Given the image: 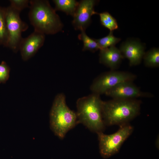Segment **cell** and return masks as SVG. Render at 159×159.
Segmentation results:
<instances>
[{
    "label": "cell",
    "instance_id": "18",
    "mask_svg": "<svg viewBox=\"0 0 159 159\" xmlns=\"http://www.w3.org/2000/svg\"><path fill=\"white\" fill-rule=\"evenodd\" d=\"M94 39L98 44L100 48V49L115 46L121 40L120 38L114 36L113 32H110L107 36L104 37Z\"/></svg>",
    "mask_w": 159,
    "mask_h": 159
},
{
    "label": "cell",
    "instance_id": "19",
    "mask_svg": "<svg viewBox=\"0 0 159 159\" xmlns=\"http://www.w3.org/2000/svg\"><path fill=\"white\" fill-rule=\"evenodd\" d=\"M10 69L6 63L2 61L0 64V84L5 83L9 77Z\"/></svg>",
    "mask_w": 159,
    "mask_h": 159
},
{
    "label": "cell",
    "instance_id": "4",
    "mask_svg": "<svg viewBox=\"0 0 159 159\" xmlns=\"http://www.w3.org/2000/svg\"><path fill=\"white\" fill-rule=\"evenodd\" d=\"M50 127L54 134L63 139L67 132L79 123L76 112L70 109L63 93L57 94L49 114Z\"/></svg>",
    "mask_w": 159,
    "mask_h": 159
},
{
    "label": "cell",
    "instance_id": "2",
    "mask_svg": "<svg viewBox=\"0 0 159 159\" xmlns=\"http://www.w3.org/2000/svg\"><path fill=\"white\" fill-rule=\"evenodd\" d=\"M140 104V102L135 99L102 101V113L104 124H121L132 120L138 114Z\"/></svg>",
    "mask_w": 159,
    "mask_h": 159
},
{
    "label": "cell",
    "instance_id": "7",
    "mask_svg": "<svg viewBox=\"0 0 159 159\" xmlns=\"http://www.w3.org/2000/svg\"><path fill=\"white\" fill-rule=\"evenodd\" d=\"M133 74L127 72L112 70L104 73L96 77L92 83L90 89L93 93L105 94L117 84L125 81H132L136 78Z\"/></svg>",
    "mask_w": 159,
    "mask_h": 159
},
{
    "label": "cell",
    "instance_id": "8",
    "mask_svg": "<svg viewBox=\"0 0 159 159\" xmlns=\"http://www.w3.org/2000/svg\"><path fill=\"white\" fill-rule=\"evenodd\" d=\"M97 1L82 0L80 2L73 16V26L77 30L85 31L91 22L92 16L97 14L94 10Z\"/></svg>",
    "mask_w": 159,
    "mask_h": 159
},
{
    "label": "cell",
    "instance_id": "16",
    "mask_svg": "<svg viewBox=\"0 0 159 159\" xmlns=\"http://www.w3.org/2000/svg\"><path fill=\"white\" fill-rule=\"evenodd\" d=\"M100 17V23L105 27L113 32L117 29L118 26L116 19L109 13L105 12L98 13Z\"/></svg>",
    "mask_w": 159,
    "mask_h": 159
},
{
    "label": "cell",
    "instance_id": "3",
    "mask_svg": "<svg viewBox=\"0 0 159 159\" xmlns=\"http://www.w3.org/2000/svg\"><path fill=\"white\" fill-rule=\"evenodd\" d=\"M100 95L92 93L79 98L76 102V112L79 123L84 125L96 133L102 132L104 123L102 113V103Z\"/></svg>",
    "mask_w": 159,
    "mask_h": 159
},
{
    "label": "cell",
    "instance_id": "17",
    "mask_svg": "<svg viewBox=\"0 0 159 159\" xmlns=\"http://www.w3.org/2000/svg\"><path fill=\"white\" fill-rule=\"evenodd\" d=\"M8 39L5 19V8L0 6V45L6 47Z\"/></svg>",
    "mask_w": 159,
    "mask_h": 159
},
{
    "label": "cell",
    "instance_id": "11",
    "mask_svg": "<svg viewBox=\"0 0 159 159\" xmlns=\"http://www.w3.org/2000/svg\"><path fill=\"white\" fill-rule=\"evenodd\" d=\"M124 57L127 59L130 66L139 64L145 54V47L140 42L130 39L123 42L119 49Z\"/></svg>",
    "mask_w": 159,
    "mask_h": 159
},
{
    "label": "cell",
    "instance_id": "20",
    "mask_svg": "<svg viewBox=\"0 0 159 159\" xmlns=\"http://www.w3.org/2000/svg\"><path fill=\"white\" fill-rule=\"evenodd\" d=\"M10 6L14 9L20 12L29 6V1L28 0H11Z\"/></svg>",
    "mask_w": 159,
    "mask_h": 159
},
{
    "label": "cell",
    "instance_id": "1",
    "mask_svg": "<svg viewBox=\"0 0 159 159\" xmlns=\"http://www.w3.org/2000/svg\"><path fill=\"white\" fill-rule=\"evenodd\" d=\"M29 3V17L35 31L44 34H53L62 29L63 24L48 1L32 0Z\"/></svg>",
    "mask_w": 159,
    "mask_h": 159
},
{
    "label": "cell",
    "instance_id": "5",
    "mask_svg": "<svg viewBox=\"0 0 159 159\" xmlns=\"http://www.w3.org/2000/svg\"><path fill=\"white\" fill-rule=\"evenodd\" d=\"M132 130V126L125 125L122 126L116 132L111 135H105L102 132L97 133L101 156L106 158L117 153Z\"/></svg>",
    "mask_w": 159,
    "mask_h": 159
},
{
    "label": "cell",
    "instance_id": "12",
    "mask_svg": "<svg viewBox=\"0 0 159 159\" xmlns=\"http://www.w3.org/2000/svg\"><path fill=\"white\" fill-rule=\"evenodd\" d=\"M100 50V63L112 69L117 68L124 58L119 49L115 46Z\"/></svg>",
    "mask_w": 159,
    "mask_h": 159
},
{
    "label": "cell",
    "instance_id": "9",
    "mask_svg": "<svg viewBox=\"0 0 159 159\" xmlns=\"http://www.w3.org/2000/svg\"><path fill=\"white\" fill-rule=\"evenodd\" d=\"M105 94L113 99H131L153 96L150 93L140 90L132 81L121 82L108 90Z\"/></svg>",
    "mask_w": 159,
    "mask_h": 159
},
{
    "label": "cell",
    "instance_id": "13",
    "mask_svg": "<svg viewBox=\"0 0 159 159\" xmlns=\"http://www.w3.org/2000/svg\"><path fill=\"white\" fill-rule=\"evenodd\" d=\"M54 9L62 11L67 14L73 16L78 4L79 2L75 0H54Z\"/></svg>",
    "mask_w": 159,
    "mask_h": 159
},
{
    "label": "cell",
    "instance_id": "14",
    "mask_svg": "<svg viewBox=\"0 0 159 159\" xmlns=\"http://www.w3.org/2000/svg\"><path fill=\"white\" fill-rule=\"evenodd\" d=\"M145 65L147 67H155L159 66V49H151L145 54L143 58Z\"/></svg>",
    "mask_w": 159,
    "mask_h": 159
},
{
    "label": "cell",
    "instance_id": "6",
    "mask_svg": "<svg viewBox=\"0 0 159 159\" xmlns=\"http://www.w3.org/2000/svg\"><path fill=\"white\" fill-rule=\"evenodd\" d=\"M20 12L10 6L5 8V19L8 39L6 46L14 52L19 50L20 42L22 39V32L26 30L28 25L21 19Z\"/></svg>",
    "mask_w": 159,
    "mask_h": 159
},
{
    "label": "cell",
    "instance_id": "10",
    "mask_svg": "<svg viewBox=\"0 0 159 159\" xmlns=\"http://www.w3.org/2000/svg\"><path fill=\"white\" fill-rule=\"evenodd\" d=\"M45 39L44 34L35 30L27 37L22 38L19 50L23 60L27 61L33 56L44 44Z\"/></svg>",
    "mask_w": 159,
    "mask_h": 159
},
{
    "label": "cell",
    "instance_id": "15",
    "mask_svg": "<svg viewBox=\"0 0 159 159\" xmlns=\"http://www.w3.org/2000/svg\"><path fill=\"white\" fill-rule=\"evenodd\" d=\"M79 39L82 40L83 43L82 50H88L95 52L100 49V48L94 39H92L86 34L85 31H81V33L78 36Z\"/></svg>",
    "mask_w": 159,
    "mask_h": 159
}]
</instances>
